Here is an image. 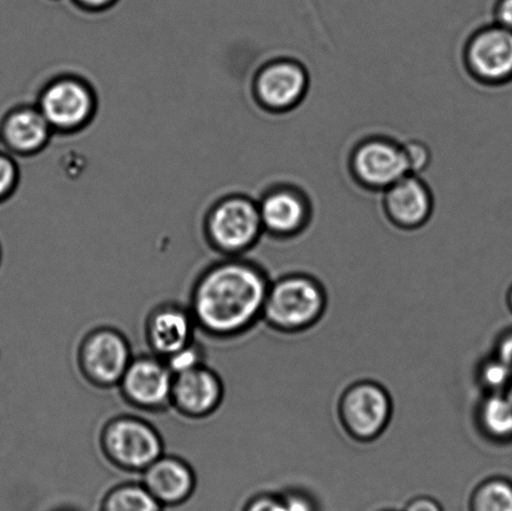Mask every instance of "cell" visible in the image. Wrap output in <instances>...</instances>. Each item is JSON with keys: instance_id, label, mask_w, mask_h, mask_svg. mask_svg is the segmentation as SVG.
Segmentation results:
<instances>
[{"instance_id": "4316f807", "label": "cell", "mask_w": 512, "mask_h": 511, "mask_svg": "<svg viewBox=\"0 0 512 511\" xmlns=\"http://www.w3.org/2000/svg\"><path fill=\"white\" fill-rule=\"evenodd\" d=\"M15 167L10 159L0 155V195L8 192L15 182Z\"/></svg>"}, {"instance_id": "f546056e", "label": "cell", "mask_w": 512, "mask_h": 511, "mask_svg": "<svg viewBox=\"0 0 512 511\" xmlns=\"http://www.w3.org/2000/svg\"><path fill=\"white\" fill-rule=\"evenodd\" d=\"M78 2L90 8H102L112 3L113 0H78Z\"/></svg>"}, {"instance_id": "603a6c76", "label": "cell", "mask_w": 512, "mask_h": 511, "mask_svg": "<svg viewBox=\"0 0 512 511\" xmlns=\"http://www.w3.org/2000/svg\"><path fill=\"white\" fill-rule=\"evenodd\" d=\"M406 162H408L410 174L423 172L430 163L431 153L428 147L419 140H410L403 145Z\"/></svg>"}, {"instance_id": "7a4b0ae2", "label": "cell", "mask_w": 512, "mask_h": 511, "mask_svg": "<svg viewBox=\"0 0 512 511\" xmlns=\"http://www.w3.org/2000/svg\"><path fill=\"white\" fill-rule=\"evenodd\" d=\"M326 307L328 295L318 279L286 274L270 282L261 322L278 333H303L320 322Z\"/></svg>"}, {"instance_id": "836d02e7", "label": "cell", "mask_w": 512, "mask_h": 511, "mask_svg": "<svg viewBox=\"0 0 512 511\" xmlns=\"http://www.w3.org/2000/svg\"><path fill=\"white\" fill-rule=\"evenodd\" d=\"M60 511H70V510H60Z\"/></svg>"}, {"instance_id": "d4e9b609", "label": "cell", "mask_w": 512, "mask_h": 511, "mask_svg": "<svg viewBox=\"0 0 512 511\" xmlns=\"http://www.w3.org/2000/svg\"><path fill=\"white\" fill-rule=\"evenodd\" d=\"M242 511H286L280 494L260 493L245 503Z\"/></svg>"}, {"instance_id": "7c38bea8", "label": "cell", "mask_w": 512, "mask_h": 511, "mask_svg": "<svg viewBox=\"0 0 512 511\" xmlns=\"http://www.w3.org/2000/svg\"><path fill=\"white\" fill-rule=\"evenodd\" d=\"M144 487L163 508L180 507L192 499L197 489V475L187 460L165 455L142 473Z\"/></svg>"}, {"instance_id": "4fadbf2b", "label": "cell", "mask_w": 512, "mask_h": 511, "mask_svg": "<svg viewBox=\"0 0 512 511\" xmlns=\"http://www.w3.org/2000/svg\"><path fill=\"white\" fill-rule=\"evenodd\" d=\"M308 85V73L299 63L279 60L261 70L256 93L266 108L288 110L303 100Z\"/></svg>"}, {"instance_id": "9c48e42d", "label": "cell", "mask_w": 512, "mask_h": 511, "mask_svg": "<svg viewBox=\"0 0 512 511\" xmlns=\"http://www.w3.org/2000/svg\"><path fill=\"white\" fill-rule=\"evenodd\" d=\"M351 168L361 184L388 189L410 174L403 145L384 138L365 140L354 150Z\"/></svg>"}, {"instance_id": "e0dca14e", "label": "cell", "mask_w": 512, "mask_h": 511, "mask_svg": "<svg viewBox=\"0 0 512 511\" xmlns=\"http://www.w3.org/2000/svg\"><path fill=\"white\" fill-rule=\"evenodd\" d=\"M475 418L480 433L489 442L512 444V399L509 394H485Z\"/></svg>"}, {"instance_id": "d6986e66", "label": "cell", "mask_w": 512, "mask_h": 511, "mask_svg": "<svg viewBox=\"0 0 512 511\" xmlns=\"http://www.w3.org/2000/svg\"><path fill=\"white\" fill-rule=\"evenodd\" d=\"M142 482H125L105 493L99 511H163Z\"/></svg>"}, {"instance_id": "f1b7e54d", "label": "cell", "mask_w": 512, "mask_h": 511, "mask_svg": "<svg viewBox=\"0 0 512 511\" xmlns=\"http://www.w3.org/2000/svg\"><path fill=\"white\" fill-rule=\"evenodd\" d=\"M496 19L501 27L512 32V0H501L496 10Z\"/></svg>"}, {"instance_id": "8992f818", "label": "cell", "mask_w": 512, "mask_h": 511, "mask_svg": "<svg viewBox=\"0 0 512 511\" xmlns=\"http://www.w3.org/2000/svg\"><path fill=\"white\" fill-rule=\"evenodd\" d=\"M173 382L174 374L167 363L150 353L133 358L118 388L129 407L163 413L172 409Z\"/></svg>"}, {"instance_id": "277c9868", "label": "cell", "mask_w": 512, "mask_h": 511, "mask_svg": "<svg viewBox=\"0 0 512 511\" xmlns=\"http://www.w3.org/2000/svg\"><path fill=\"white\" fill-rule=\"evenodd\" d=\"M393 410L388 390L373 380L349 385L338 404L341 427L359 443H371L380 438L389 427Z\"/></svg>"}, {"instance_id": "5bb4252c", "label": "cell", "mask_w": 512, "mask_h": 511, "mask_svg": "<svg viewBox=\"0 0 512 511\" xmlns=\"http://www.w3.org/2000/svg\"><path fill=\"white\" fill-rule=\"evenodd\" d=\"M385 209L398 227L415 229L428 222L433 212V197L423 180L408 174L386 189Z\"/></svg>"}, {"instance_id": "30bf717a", "label": "cell", "mask_w": 512, "mask_h": 511, "mask_svg": "<svg viewBox=\"0 0 512 511\" xmlns=\"http://www.w3.org/2000/svg\"><path fill=\"white\" fill-rule=\"evenodd\" d=\"M466 63L481 82L504 84L512 80V32L496 24L481 29L466 48Z\"/></svg>"}, {"instance_id": "484cf974", "label": "cell", "mask_w": 512, "mask_h": 511, "mask_svg": "<svg viewBox=\"0 0 512 511\" xmlns=\"http://www.w3.org/2000/svg\"><path fill=\"white\" fill-rule=\"evenodd\" d=\"M494 355L512 368V328L504 330L496 339Z\"/></svg>"}, {"instance_id": "1f68e13d", "label": "cell", "mask_w": 512, "mask_h": 511, "mask_svg": "<svg viewBox=\"0 0 512 511\" xmlns=\"http://www.w3.org/2000/svg\"><path fill=\"white\" fill-rule=\"evenodd\" d=\"M512 399V383H511V387H510V390H509V393H508Z\"/></svg>"}, {"instance_id": "ac0fdd59", "label": "cell", "mask_w": 512, "mask_h": 511, "mask_svg": "<svg viewBox=\"0 0 512 511\" xmlns=\"http://www.w3.org/2000/svg\"><path fill=\"white\" fill-rule=\"evenodd\" d=\"M4 133L13 148L20 152H32L47 140L49 123L42 113L24 109L9 118Z\"/></svg>"}, {"instance_id": "6da1fadb", "label": "cell", "mask_w": 512, "mask_h": 511, "mask_svg": "<svg viewBox=\"0 0 512 511\" xmlns=\"http://www.w3.org/2000/svg\"><path fill=\"white\" fill-rule=\"evenodd\" d=\"M270 280L258 264L240 258L209 265L194 280L189 309L198 330L229 340L250 332L263 317Z\"/></svg>"}, {"instance_id": "cb8c5ba5", "label": "cell", "mask_w": 512, "mask_h": 511, "mask_svg": "<svg viewBox=\"0 0 512 511\" xmlns=\"http://www.w3.org/2000/svg\"><path fill=\"white\" fill-rule=\"evenodd\" d=\"M286 511H321L313 495L301 489H288L281 493Z\"/></svg>"}, {"instance_id": "ba28073f", "label": "cell", "mask_w": 512, "mask_h": 511, "mask_svg": "<svg viewBox=\"0 0 512 511\" xmlns=\"http://www.w3.org/2000/svg\"><path fill=\"white\" fill-rule=\"evenodd\" d=\"M225 385L222 377L207 364L174 375L172 409L184 418L212 417L222 407Z\"/></svg>"}, {"instance_id": "8fae6325", "label": "cell", "mask_w": 512, "mask_h": 511, "mask_svg": "<svg viewBox=\"0 0 512 511\" xmlns=\"http://www.w3.org/2000/svg\"><path fill=\"white\" fill-rule=\"evenodd\" d=\"M197 330L188 305L165 302L150 310L145 319V342L150 353L167 359L193 343Z\"/></svg>"}, {"instance_id": "5b68a950", "label": "cell", "mask_w": 512, "mask_h": 511, "mask_svg": "<svg viewBox=\"0 0 512 511\" xmlns=\"http://www.w3.org/2000/svg\"><path fill=\"white\" fill-rule=\"evenodd\" d=\"M133 358L128 338L112 327L90 330L79 343L77 352L80 374L98 389L117 388Z\"/></svg>"}, {"instance_id": "4dcf8cb0", "label": "cell", "mask_w": 512, "mask_h": 511, "mask_svg": "<svg viewBox=\"0 0 512 511\" xmlns=\"http://www.w3.org/2000/svg\"><path fill=\"white\" fill-rule=\"evenodd\" d=\"M506 305H508L510 313L512 314V284L510 285L508 294H506Z\"/></svg>"}, {"instance_id": "52a82bcc", "label": "cell", "mask_w": 512, "mask_h": 511, "mask_svg": "<svg viewBox=\"0 0 512 511\" xmlns=\"http://www.w3.org/2000/svg\"><path fill=\"white\" fill-rule=\"evenodd\" d=\"M263 229L259 208L248 199L234 198L214 210L208 237L219 253L237 258L254 247Z\"/></svg>"}, {"instance_id": "44dd1931", "label": "cell", "mask_w": 512, "mask_h": 511, "mask_svg": "<svg viewBox=\"0 0 512 511\" xmlns=\"http://www.w3.org/2000/svg\"><path fill=\"white\" fill-rule=\"evenodd\" d=\"M476 380L485 394H508L512 383V368L493 355L479 364Z\"/></svg>"}, {"instance_id": "ffe728a7", "label": "cell", "mask_w": 512, "mask_h": 511, "mask_svg": "<svg viewBox=\"0 0 512 511\" xmlns=\"http://www.w3.org/2000/svg\"><path fill=\"white\" fill-rule=\"evenodd\" d=\"M469 511H512V480L491 477L476 485L470 495Z\"/></svg>"}, {"instance_id": "d6a6232c", "label": "cell", "mask_w": 512, "mask_h": 511, "mask_svg": "<svg viewBox=\"0 0 512 511\" xmlns=\"http://www.w3.org/2000/svg\"><path fill=\"white\" fill-rule=\"evenodd\" d=\"M0 263H2V254H0Z\"/></svg>"}, {"instance_id": "9a60e30c", "label": "cell", "mask_w": 512, "mask_h": 511, "mask_svg": "<svg viewBox=\"0 0 512 511\" xmlns=\"http://www.w3.org/2000/svg\"><path fill=\"white\" fill-rule=\"evenodd\" d=\"M263 228L275 237H294L309 220V204L299 190L281 188L266 195L259 207Z\"/></svg>"}, {"instance_id": "7402d4cb", "label": "cell", "mask_w": 512, "mask_h": 511, "mask_svg": "<svg viewBox=\"0 0 512 511\" xmlns=\"http://www.w3.org/2000/svg\"><path fill=\"white\" fill-rule=\"evenodd\" d=\"M174 375L188 372L205 364V350L197 339L179 352L163 359Z\"/></svg>"}, {"instance_id": "3957f363", "label": "cell", "mask_w": 512, "mask_h": 511, "mask_svg": "<svg viewBox=\"0 0 512 511\" xmlns=\"http://www.w3.org/2000/svg\"><path fill=\"white\" fill-rule=\"evenodd\" d=\"M100 449L108 462L125 473L142 474L164 454L159 430L137 415H118L104 424Z\"/></svg>"}, {"instance_id": "83f0119b", "label": "cell", "mask_w": 512, "mask_h": 511, "mask_svg": "<svg viewBox=\"0 0 512 511\" xmlns=\"http://www.w3.org/2000/svg\"><path fill=\"white\" fill-rule=\"evenodd\" d=\"M403 511H445L443 505L438 500L421 495L411 499L408 504L405 505Z\"/></svg>"}, {"instance_id": "2e32d148", "label": "cell", "mask_w": 512, "mask_h": 511, "mask_svg": "<svg viewBox=\"0 0 512 511\" xmlns=\"http://www.w3.org/2000/svg\"><path fill=\"white\" fill-rule=\"evenodd\" d=\"M93 99L89 90L77 80L54 83L42 98V114L54 127H77L90 115Z\"/></svg>"}]
</instances>
